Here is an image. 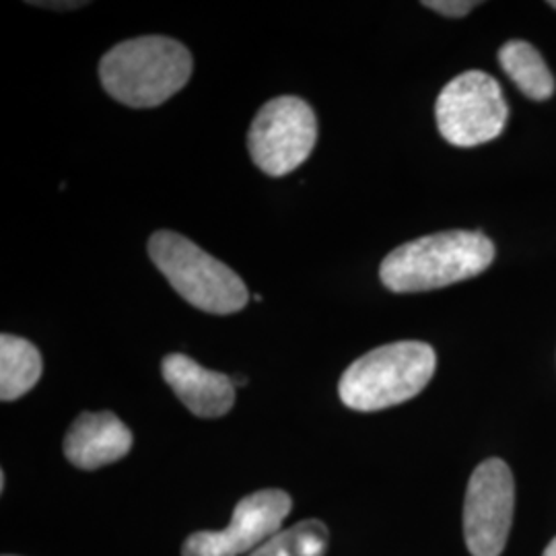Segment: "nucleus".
Listing matches in <instances>:
<instances>
[{
    "instance_id": "nucleus-15",
    "label": "nucleus",
    "mask_w": 556,
    "mask_h": 556,
    "mask_svg": "<svg viewBox=\"0 0 556 556\" xmlns=\"http://www.w3.org/2000/svg\"><path fill=\"white\" fill-rule=\"evenodd\" d=\"M29 4H34V7H41V9H56V11H62V9H79V7H85L87 2H29Z\"/></svg>"
},
{
    "instance_id": "nucleus-12",
    "label": "nucleus",
    "mask_w": 556,
    "mask_h": 556,
    "mask_svg": "<svg viewBox=\"0 0 556 556\" xmlns=\"http://www.w3.org/2000/svg\"><path fill=\"white\" fill-rule=\"evenodd\" d=\"M498 62L505 75L530 100L544 101L555 93V77L532 43L523 40L507 41L498 50Z\"/></svg>"
},
{
    "instance_id": "nucleus-18",
    "label": "nucleus",
    "mask_w": 556,
    "mask_h": 556,
    "mask_svg": "<svg viewBox=\"0 0 556 556\" xmlns=\"http://www.w3.org/2000/svg\"><path fill=\"white\" fill-rule=\"evenodd\" d=\"M548 4H551V7H553V9H556V2H548Z\"/></svg>"
},
{
    "instance_id": "nucleus-14",
    "label": "nucleus",
    "mask_w": 556,
    "mask_h": 556,
    "mask_svg": "<svg viewBox=\"0 0 556 556\" xmlns=\"http://www.w3.org/2000/svg\"><path fill=\"white\" fill-rule=\"evenodd\" d=\"M478 4L480 2H472V0H425L422 2V7L433 9L435 13L445 17H464Z\"/></svg>"
},
{
    "instance_id": "nucleus-17",
    "label": "nucleus",
    "mask_w": 556,
    "mask_h": 556,
    "mask_svg": "<svg viewBox=\"0 0 556 556\" xmlns=\"http://www.w3.org/2000/svg\"><path fill=\"white\" fill-rule=\"evenodd\" d=\"M231 381H233L236 388H239V386H245V383H248V378H243V376H231Z\"/></svg>"
},
{
    "instance_id": "nucleus-3",
    "label": "nucleus",
    "mask_w": 556,
    "mask_h": 556,
    "mask_svg": "<svg viewBox=\"0 0 556 556\" xmlns=\"http://www.w3.org/2000/svg\"><path fill=\"white\" fill-rule=\"evenodd\" d=\"M435 367L438 355L431 344L400 340L357 358L340 379L338 394L353 410L376 413L418 396Z\"/></svg>"
},
{
    "instance_id": "nucleus-11",
    "label": "nucleus",
    "mask_w": 556,
    "mask_h": 556,
    "mask_svg": "<svg viewBox=\"0 0 556 556\" xmlns=\"http://www.w3.org/2000/svg\"><path fill=\"white\" fill-rule=\"evenodd\" d=\"M43 361L40 351L25 338L0 337V397L13 402L25 396L41 378Z\"/></svg>"
},
{
    "instance_id": "nucleus-8",
    "label": "nucleus",
    "mask_w": 556,
    "mask_h": 556,
    "mask_svg": "<svg viewBox=\"0 0 556 556\" xmlns=\"http://www.w3.org/2000/svg\"><path fill=\"white\" fill-rule=\"evenodd\" d=\"M293 501L280 489H264L241 498L231 523L220 532H197L186 538L181 556H239L254 553L275 536L291 514Z\"/></svg>"
},
{
    "instance_id": "nucleus-6",
    "label": "nucleus",
    "mask_w": 556,
    "mask_h": 556,
    "mask_svg": "<svg viewBox=\"0 0 556 556\" xmlns=\"http://www.w3.org/2000/svg\"><path fill=\"white\" fill-rule=\"evenodd\" d=\"M507 116L501 85L482 71H468L450 80L435 103L439 132L456 147H477L497 139Z\"/></svg>"
},
{
    "instance_id": "nucleus-13",
    "label": "nucleus",
    "mask_w": 556,
    "mask_h": 556,
    "mask_svg": "<svg viewBox=\"0 0 556 556\" xmlns=\"http://www.w3.org/2000/svg\"><path fill=\"white\" fill-rule=\"evenodd\" d=\"M328 538V528L319 519H305L289 530H280L250 556H324Z\"/></svg>"
},
{
    "instance_id": "nucleus-7",
    "label": "nucleus",
    "mask_w": 556,
    "mask_h": 556,
    "mask_svg": "<svg viewBox=\"0 0 556 556\" xmlns=\"http://www.w3.org/2000/svg\"><path fill=\"white\" fill-rule=\"evenodd\" d=\"M516 482L509 466L491 457L472 472L464 503V538L472 556L503 553L514 521Z\"/></svg>"
},
{
    "instance_id": "nucleus-5",
    "label": "nucleus",
    "mask_w": 556,
    "mask_h": 556,
    "mask_svg": "<svg viewBox=\"0 0 556 556\" xmlns=\"http://www.w3.org/2000/svg\"><path fill=\"white\" fill-rule=\"evenodd\" d=\"M318 119L307 101L282 96L262 105L248 132L252 161L266 176L282 178L312 155Z\"/></svg>"
},
{
    "instance_id": "nucleus-16",
    "label": "nucleus",
    "mask_w": 556,
    "mask_h": 556,
    "mask_svg": "<svg viewBox=\"0 0 556 556\" xmlns=\"http://www.w3.org/2000/svg\"><path fill=\"white\" fill-rule=\"evenodd\" d=\"M542 556H556V538L546 546V551H544V555Z\"/></svg>"
},
{
    "instance_id": "nucleus-2",
    "label": "nucleus",
    "mask_w": 556,
    "mask_h": 556,
    "mask_svg": "<svg viewBox=\"0 0 556 556\" xmlns=\"http://www.w3.org/2000/svg\"><path fill=\"white\" fill-rule=\"evenodd\" d=\"M192 77V54L178 40L144 36L119 41L100 64L103 89L128 108H157Z\"/></svg>"
},
{
    "instance_id": "nucleus-10",
    "label": "nucleus",
    "mask_w": 556,
    "mask_h": 556,
    "mask_svg": "<svg viewBox=\"0 0 556 556\" xmlns=\"http://www.w3.org/2000/svg\"><path fill=\"white\" fill-rule=\"evenodd\" d=\"M64 456L80 470H98L128 456L132 433L114 413H83L64 438Z\"/></svg>"
},
{
    "instance_id": "nucleus-9",
    "label": "nucleus",
    "mask_w": 556,
    "mask_h": 556,
    "mask_svg": "<svg viewBox=\"0 0 556 556\" xmlns=\"http://www.w3.org/2000/svg\"><path fill=\"white\" fill-rule=\"evenodd\" d=\"M161 374L181 404L200 418H219L233 408L236 386L231 376L204 369L186 355L172 353L161 361Z\"/></svg>"
},
{
    "instance_id": "nucleus-1",
    "label": "nucleus",
    "mask_w": 556,
    "mask_h": 556,
    "mask_svg": "<svg viewBox=\"0 0 556 556\" xmlns=\"http://www.w3.org/2000/svg\"><path fill=\"white\" fill-rule=\"evenodd\" d=\"M493 260L495 245L480 231H443L390 252L379 277L394 293H422L478 277Z\"/></svg>"
},
{
    "instance_id": "nucleus-4",
    "label": "nucleus",
    "mask_w": 556,
    "mask_h": 556,
    "mask_svg": "<svg viewBox=\"0 0 556 556\" xmlns=\"http://www.w3.org/2000/svg\"><path fill=\"white\" fill-rule=\"evenodd\" d=\"M149 256L179 295L206 314H236L250 299L238 273L176 231L149 239Z\"/></svg>"
}]
</instances>
